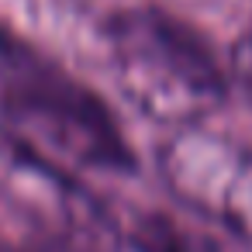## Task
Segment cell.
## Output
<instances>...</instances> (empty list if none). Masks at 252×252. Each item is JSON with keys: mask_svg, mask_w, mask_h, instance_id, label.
I'll return each mask as SVG.
<instances>
[{"mask_svg": "<svg viewBox=\"0 0 252 252\" xmlns=\"http://www.w3.org/2000/svg\"><path fill=\"white\" fill-rule=\"evenodd\" d=\"M111 66L128 100L152 121L197 128L228 94L214 49L162 7H125L104 25Z\"/></svg>", "mask_w": 252, "mask_h": 252, "instance_id": "obj_1", "label": "cell"}, {"mask_svg": "<svg viewBox=\"0 0 252 252\" xmlns=\"http://www.w3.org/2000/svg\"><path fill=\"white\" fill-rule=\"evenodd\" d=\"M11 125L42 149L97 169H131V149L111 111L87 87L52 69H25L4 90Z\"/></svg>", "mask_w": 252, "mask_h": 252, "instance_id": "obj_2", "label": "cell"}, {"mask_svg": "<svg viewBox=\"0 0 252 252\" xmlns=\"http://www.w3.org/2000/svg\"><path fill=\"white\" fill-rule=\"evenodd\" d=\"M169 190L197 214L252 242V149L200 128L176 131L159 152Z\"/></svg>", "mask_w": 252, "mask_h": 252, "instance_id": "obj_3", "label": "cell"}, {"mask_svg": "<svg viewBox=\"0 0 252 252\" xmlns=\"http://www.w3.org/2000/svg\"><path fill=\"white\" fill-rule=\"evenodd\" d=\"M125 238L135 252H224L214 238L159 214H131L125 224Z\"/></svg>", "mask_w": 252, "mask_h": 252, "instance_id": "obj_4", "label": "cell"}, {"mask_svg": "<svg viewBox=\"0 0 252 252\" xmlns=\"http://www.w3.org/2000/svg\"><path fill=\"white\" fill-rule=\"evenodd\" d=\"M231 73L238 76V83L245 87V94L252 97V28L238 38L235 52H231Z\"/></svg>", "mask_w": 252, "mask_h": 252, "instance_id": "obj_5", "label": "cell"}, {"mask_svg": "<svg viewBox=\"0 0 252 252\" xmlns=\"http://www.w3.org/2000/svg\"><path fill=\"white\" fill-rule=\"evenodd\" d=\"M0 59H21V49L14 45V38L0 28Z\"/></svg>", "mask_w": 252, "mask_h": 252, "instance_id": "obj_6", "label": "cell"}, {"mask_svg": "<svg viewBox=\"0 0 252 252\" xmlns=\"http://www.w3.org/2000/svg\"><path fill=\"white\" fill-rule=\"evenodd\" d=\"M0 252H25V249H21L18 242H11V238H7L4 231H0Z\"/></svg>", "mask_w": 252, "mask_h": 252, "instance_id": "obj_7", "label": "cell"}]
</instances>
